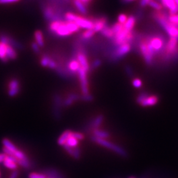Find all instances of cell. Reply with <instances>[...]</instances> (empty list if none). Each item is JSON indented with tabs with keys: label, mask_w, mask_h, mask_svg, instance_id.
Segmentation results:
<instances>
[{
	"label": "cell",
	"mask_w": 178,
	"mask_h": 178,
	"mask_svg": "<svg viewBox=\"0 0 178 178\" xmlns=\"http://www.w3.org/2000/svg\"><path fill=\"white\" fill-rule=\"evenodd\" d=\"M79 78L80 83V88L83 95L89 94V82L87 79V72L84 70L83 68L80 67L77 72Z\"/></svg>",
	"instance_id": "cell-12"
},
{
	"label": "cell",
	"mask_w": 178,
	"mask_h": 178,
	"mask_svg": "<svg viewBox=\"0 0 178 178\" xmlns=\"http://www.w3.org/2000/svg\"><path fill=\"white\" fill-rule=\"evenodd\" d=\"M96 32L94 30H85L81 34V38L84 40L91 39L95 34Z\"/></svg>",
	"instance_id": "cell-35"
},
{
	"label": "cell",
	"mask_w": 178,
	"mask_h": 178,
	"mask_svg": "<svg viewBox=\"0 0 178 178\" xmlns=\"http://www.w3.org/2000/svg\"><path fill=\"white\" fill-rule=\"evenodd\" d=\"M93 136L97 138H99V139H106L107 138L110 137V133L106 131L102 130V129H96L93 131Z\"/></svg>",
	"instance_id": "cell-28"
},
{
	"label": "cell",
	"mask_w": 178,
	"mask_h": 178,
	"mask_svg": "<svg viewBox=\"0 0 178 178\" xmlns=\"http://www.w3.org/2000/svg\"><path fill=\"white\" fill-rule=\"evenodd\" d=\"M3 165L6 167L7 168L12 170H15L17 168L18 165V160L13 157V156H7L5 157V160L3 161Z\"/></svg>",
	"instance_id": "cell-18"
},
{
	"label": "cell",
	"mask_w": 178,
	"mask_h": 178,
	"mask_svg": "<svg viewBox=\"0 0 178 178\" xmlns=\"http://www.w3.org/2000/svg\"><path fill=\"white\" fill-rule=\"evenodd\" d=\"M6 50L7 44L3 42H0V60L3 63H7L9 61L6 55Z\"/></svg>",
	"instance_id": "cell-26"
},
{
	"label": "cell",
	"mask_w": 178,
	"mask_h": 178,
	"mask_svg": "<svg viewBox=\"0 0 178 178\" xmlns=\"http://www.w3.org/2000/svg\"><path fill=\"white\" fill-rule=\"evenodd\" d=\"M132 84L133 85V87L136 89H139L142 87L143 85V82L141 79H139L138 78H135L133 80Z\"/></svg>",
	"instance_id": "cell-40"
},
{
	"label": "cell",
	"mask_w": 178,
	"mask_h": 178,
	"mask_svg": "<svg viewBox=\"0 0 178 178\" xmlns=\"http://www.w3.org/2000/svg\"><path fill=\"white\" fill-rule=\"evenodd\" d=\"M42 13L44 19L48 22H53V21L62 20L61 16L58 13L57 10L54 7L50 5L42 4Z\"/></svg>",
	"instance_id": "cell-6"
},
{
	"label": "cell",
	"mask_w": 178,
	"mask_h": 178,
	"mask_svg": "<svg viewBox=\"0 0 178 178\" xmlns=\"http://www.w3.org/2000/svg\"><path fill=\"white\" fill-rule=\"evenodd\" d=\"M29 178H47L45 174H41V173H31L29 176Z\"/></svg>",
	"instance_id": "cell-41"
},
{
	"label": "cell",
	"mask_w": 178,
	"mask_h": 178,
	"mask_svg": "<svg viewBox=\"0 0 178 178\" xmlns=\"http://www.w3.org/2000/svg\"><path fill=\"white\" fill-rule=\"evenodd\" d=\"M148 2L149 1H148V0H141L140 5H141V7H145L147 6V5H148Z\"/></svg>",
	"instance_id": "cell-48"
},
{
	"label": "cell",
	"mask_w": 178,
	"mask_h": 178,
	"mask_svg": "<svg viewBox=\"0 0 178 178\" xmlns=\"http://www.w3.org/2000/svg\"><path fill=\"white\" fill-rule=\"evenodd\" d=\"M81 100L84 102H91L93 100V96L90 94L87 95H83L81 96Z\"/></svg>",
	"instance_id": "cell-44"
},
{
	"label": "cell",
	"mask_w": 178,
	"mask_h": 178,
	"mask_svg": "<svg viewBox=\"0 0 178 178\" xmlns=\"http://www.w3.org/2000/svg\"><path fill=\"white\" fill-rule=\"evenodd\" d=\"M74 5L79 11L82 14L84 15L87 13V7H86V5H84L81 2L79 1V0H75Z\"/></svg>",
	"instance_id": "cell-33"
},
{
	"label": "cell",
	"mask_w": 178,
	"mask_h": 178,
	"mask_svg": "<svg viewBox=\"0 0 178 178\" xmlns=\"http://www.w3.org/2000/svg\"><path fill=\"white\" fill-rule=\"evenodd\" d=\"M148 44L153 49L155 54L158 53L160 51L164 50L165 46V42L163 37L160 35H154L147 39Z\"/></svg>",
	"instance_id": "cell-10"
},
{
	"label": "cell",
	"mask_w": 178,
	"mask_h": 178,
	"mask_svg": "<svg viewBox=\"0 0 178 178\" xmlns=\"http://www.w3.org/2000/svg\"><path fill=\"white\" fill-rule=\"evenodd\" d=\"M139 48L146 63L148 65L152 64L155 53L152 47L148 44L147 39H144L141 40L139 44Z\"/></svg>",
	"instance_id": "cell-5"
},
{
	"label": "cell",
	"mask_w": 178,
	"mask_h": 178,
	"mask_svg": "<svg viewBox=\"0 0 178 178\" xmlns=\"http://www.w3.org/2000/svg\"><path fill=\"white\" fill-rule=\"evenodd\" d=\"M80 67V64L76 58L71 59L67 65V68L69 71L71 73H77Z\"/></svg>",
	"instance_id": "cell-21"
},
{
	"label": "cell",
	"mask_w": 178,
	"mask_h": 178,
	"mask_svg": "<svg viewBox=\"0 0 178 178\" xmlns=\"http://www.w3.org/2000/svg\"><path fill=\"white\" fill-rule=\"evenodd\" d=\"M76 59L79 62L80 67L83 68L87 72L89 71L90 65H89L87 56H86L83 52H78L77 54Z\"/></svg>",
	"instance_id": "cell-17"
},
{
	"label": "cell",
	"mask_w": 178,
	"mask_h": 178,
	"mask_svg": "<svg viewBox=\"0 0 178 178\" xmlns=\"http://www.w3.org/2000/svg\"><path fill=\"white\" fill-rule=\"evenodd\" d=\"M175 2L176 3V5L178 6V0H175Z\"/></svg>",
	"instance_id": "cell-51"
},
{
	"label": "cell",
	"mask_w": 178,
	"mask_h": 178,
	"mask_svg": "<svg viewBox=\"0 0 178 178\" xmlns=\"http://www.w3.org/2000/svg\"><path fill=\"white\" fill-rule=\"evenodd\" d=\"M168 19L169 22L178 28V13L174 15H168Z\"/></svg>",
	"instance_id": "cell-38"
},
{
	"label": "cell",
	"mask_w": 178,
	"mask_h": 178,
	"mask_svg": "<svg viewBox=\"0 0 178 178\" xmlns=\"http://www.w3.org/2000/svg\"><path fill=\"white\" fill-rule=\"evenodd\" d=\"M168 17V16L161 11H156L153 14V17L165 30L170 37L178 39V28L169 22Z\"/></svg>",
	"instance_id": "cell-2"
},
{
	"label": "cell",
	"mask_w": 178,
	"mask_h": 178,
	"mask_svg": "<svg viewBox=\"0 0 178 178\" xmlns=\"http://www.w3.org/2000/svg\"><path fill=\"white\" fill-rule=\"evenodd\" d=\"M53 115L57 120H59L62 117V107L63 106L62 97L56 94L53 96Z\"/></svg>",
	"instance_id": "cell-13"
},
{
	"label": "cell",
	"mask_w": 178,
	"mask_h": 178,
	"mask_svg": "<svg viewBox=\"0 0 178 178\" xmlns=\"http://www.w3.org/2000/svg\"><path fill=\"white\" fill-rule=\"evenodd\" d=\"M65 19H66V21H71V22L76 23L80 29H83L86 30L94 29L93 21L85 18L83 17V16L68 12L65 14Z\"/></svg>",
	"instance_id": "cell-3"
},
{
	"label": "cell",
	"mask_w": 178,
	"mask_h": 178,
	"mask_svg": "<svg viewBox=\"0 0 178 178\" xmlns=\"http://www.w3.org/2000/svg\"><path fill=\"white\" fill-rule=\"evenodd\" d=\"M148 5L150 7L154 9L156 11H162V9H163L162 5L157 2L154 1V0H150V1H149Z\"/></svg>",
	"instance_id": "cell-34"
},
{
	"label": "cell",
	"mask_w": 178,
	"mask_h": 178,
	"mask_svg": "<svg viewBox=\"0 0 178 178\" xmlns=\"http://www.w3.org/2000/svg\"><path fill=\"white\" fill-rule=\"evenodd\" d=\"M79 1L81 2L84 5H87L90 3V2L92 1V0H79Z\"/></svg>",
	"instance_id": "cell-49"
},
{
	"label": "cell",
	"mask_w": 178,
	"mask_h": 178,
	"mask_svg": "<svg viewBox=\"0 0 178 178\" xmlns=\"http://www.w3.org/2000/svg\"><path fill=\"white\" fill-rule=\"evenodd\" d=\"M34 39L35 42L39 45L40 48L44 46V36H43L42 32L40 30H36L34 32Z\"/></svg>",
	"instance_id": "cell-25"
},
{
	"label": "cell",
	"mask_w": 178,
	"mask_h": 178,
	"mask_svg": "<svg viewBox=\"0 0 178 178\" xmlns=\"http://www.w3.org/2000/svg\"><path fill=\"white\" fill-rule=\"evenodd\" d=\"M52 57H50L48 55H44L42 56L41 59H40V65L42 67H48V65H49V63L51 60Z\"/></svg>",
	"instance_id": "cell-37"
},
{
	"label": "cell",
	"mask_w": 178,
	"mask_h": 178,
	"mask_svg": "<svg viewBox=\"0 0 178 178\" xmlns=\"http://www.w3.org/2000/svg\"><path fill=\"white\" fill-rule=\"evenodd\" d=\"M128 19L127 15L126 14H120V15L118 16V18H117V21H118V23H120L121 25H124L126 23V21Z\"/></svg>",
	"instance_id": "cell-39"
},
{
	"label": "cell",
	"mask_w": 178,
	"mask_h": 178,
	"mask_svg": "<svg viewBox=\"0 0 178 178\" xmlns=\"http://www.w3.org/2000/svg\"><path fill=\"white\" fill-rule=\"evenodd\" d=\"M73 135L79 141H80V140H83L84 138V135L81 133H79V132H72Z\"/></svg>",
	"instance_id": "cell-43"
},
{
	"label": "cell",
	"mask_w": 178,
	"mask_h": 178,
	"mask_svg": "<svg viewBox=\"0 0 178 178\" xmlns=\"http://www.w3.org/2000/svg\"><path fill=\"white\" fill-rule=\"evenodd\" d=\"M94 30L95 32H100L106 26V19L104 17H100L93 20Z\"/></svg>",
	"instance_id": "cell-19"
},
{
	"label": "cell",
	"mask_w": 178,
	"mask_h": 178,
	"mask_svg": "<svg viewBox=\"0 0 178 178\" xmlns=\"http://www.w3.org/2000/svg\"><path fill=\"white\" fill-rule=\"evenodd\" d=\"M20 1V0H0V5L13 3Z\"/></svg>",
	"instance_id": "cell-45"
},
{
	"label": "cell",
	"mask_w": 178,
	"mask_h": 178,
	"mask_svg": "<svg viewBox=\"0 0 178 178\" xmlns=\"http://www.w3.org/2000/svg\"><path fill=\"white\" fill-rule=\"evenodd\" d=\"M18 164L25 169H29L31 167L30 161L28 158L18 160Z\"/></svg>",
	"instance_id": "cell-36"
},
{
	"label": "cell",
	"mask_w": 178,
	"mask_h": 178,
	"mask_svg": "<svg viewBox=\"0 0 178 178\" xmlns=\"http://www.w3.org/2000/svg\"><path fill=\"white\" fill-rule=\"evenodd\" d=\"M136 23V19L133 15L129 16L128 17L126 23L123 25L124 28H125L126 30L129 32H132L135 25Z\"/></svg>",
	"instance_id": "cell-23"
},
{
	"label": "cell",
	"mask_w": 178,
	"mask_h": 178,
	"mask_svg": "<svg viewBox=\"0 0 178 178\" xmlns=\"http://www.w3.org/2000/svg\"><path fill=\"white\" fill-rule=\"evenodd\" d=\"M7 57L9 60H15L17 58V53L16 50L12 46L7 44V50H6Z\"/></svg>",
	"instance_id": "cell-27"
},
{
	"label": "cell",
	"mask_w": 178,
	"mask_h": 178,
	"mask_svg": "<svg viewBox=\"0 0 178 178\" xmlns=\"http://www.w3.org/2000/svg\"><path fill=\"white\" fill-rule=\"evenodd\" d=\"M31 47H32V50H33V52L35 53H36V54H39V53H40V47L35 42L32 43Z\"/></svg>",
	"instance_id": "cell-42"
},
{
	"label": "cell",
	"mask_w": 178,
	"mask_h": 178,
	"mask_svg": "<svg viewBox=\"0 0 178 178\" xmlns=\"http://www.w3.org/2000/svg\"><path fill=\"white\" fill-rule=\"evenodd\" d=\"M20 90L19 80L16 78L11 79L8 84V95L11 97L17 96L19 93Z\"/></svg>",
	"instance_id": "cell-14"
},
{
	"label": "cell",
	"mask_w": 178,
	"mask_h": 178,
	"mask_svg": "<svg viewBox=\"0 0 178 178\" xmlns=\"http://www.w3.org/2000/svg\"><path fill=\"white\" fill-rule=\"evenodd\" d=\"M131 49V46L130 43H125V44L117 46L113 56H114L115 59L121 58L130 52Z\"/></svg>",
	"instance_id": "cell-16"
},
{
	"label": "cell",
	"mask_w": 178,
	"mask_h": 178,
	"mask_svg": "<svg viewBox=\"0 0 178 178\" xmlns=\"http://www.w3.org/2000/svg\"><path fill=\"white\" fill-rule=\"evenodd\" d=\"M71 131L70 130H66L65 131L62 135L61 136L59 137L58 140H57V143L59 145H61V146H63V145L66 144L67 140L68 139L69 137L70 136V135L71 134Z\"/></svg>",
	"instance_id": "cell-29"
},
{
	"label": "cell",
	"mask_w": 178,
	"mask_h": 178,
	"mask_svg": "<svg viewBox=\"0 0 178 178\" xmlns=\"http://www.w3.org/2000/svg\"><path fill=\"white\" fill-rule=\"evenodd\" d=\"M18 176H19V171L17 170H13L12 171V173L11 174L9 178H17Z\"/></svg>",
	"instance_id": "cell-46"
},
{
	"label": "cell",
	"mask_w": 178,
	"mask_h": 178,
	"mask_svg": "<svg viewBox=\"0 0 178 178\" xmlns=\"http://www.w3.org/2000/svg\"><path fill=\"white\" fill-rule=\"evenodd\" d=\"M0 176H1V174H0Z\"/></svg>",
	"instance_id": "cell-54"
},
{
	"label": "cell",
	"mask_w": 178,
	"mask_h": 178,
	"mask_svg": "<svg viewBox=\"0 0 178 178\" xmlns=\"http://www.w3.org/2000/svg\"><path fill=\"white\" fill-rule=\"evenodd\" d=\"M100 64H101V61L99 60V59H96V60H95L93 63V69H95V68H97V67H98L100 66Z\"/></svg>",
	"instance_id": "cell-47"
},
{
	"label": "cell",
	"mask_w": 178,
	"mask_h": 178,
	"mask_svg": "<svg viewBox=\"0 0 178 178\" xmlns=\"http://www.w3.org/2000/svg\"><path fill=\"white\" fill-rule=\"evenodd\" d=\"M100 32L102 35L107 38V39H113V38L114 36V33L112 28L107 26H106L105 27L100 31Z\"/></svg>",
	"instance_id": "cell-31"
},
{
	"label": "cell",
	"mask_w": 178,
	"mask_h": 178,
	"mask_svg": "<svg viewBox=\"0 0 178 178\" xmlns=\"http://www.w3.org/2000/svg\"><path fill=\"white\" fill-rule=\"evenodd\" d=\"M104 120V117L102 115H98L94 118L92 119V120L89 121V123L86 126L84 130L89 132L91 129H93L94 131V129H98L99 127L101 126V124L103 123V121Z\"/></svg>",
	"instance_id": "cell-15"
},
{
	"label": "cell",
	"mask_w": 178,
	"mask_h": 178,
	"mask_svg": "<svg viewBox=\"0 0 178 178\" xmlns=\"http://www.w3.org/2000/svg\"><path fill=\"white\" fill-rule=\"evenodd\" d=\"M137 102L143 107L153 106L158 103V97L155 95H150L147 93H142L138 96Z\"/></svg>",
	"instance_id": "cell-8"
},
{
	"label": "cell",
	"mask_w": 178,
	"mask_h": 178,
	"mask_svg": "<svg viewBox=\"0 0 178 178\" xmlns=\"http://www.w3.org/2000/svg\"><path fill=\"white\" fill-rule=\"evenodd\" d=\"M148 1H150V0H148Z\"/></svg>",
	"instance_id": "cell-53"
},
{
	"label": "cell",
	"mask_w": 178,
	"mask_h": 178,
	"mask_svg": "<svg viewBox=\"0 0 178 178\" xmlns=\"http://www.w3.org/2000/svg\"><path fill=\"white\" fill-rule=\"evenodd\" d=\"M63 148L65 149V150L67 151V153L71 155L72 157L75 159H79L80 157V150L79 147L76 148H71L69 146H67V144H64L63 146Z\"/></svg>",
	"instance_id": "cell-20"
},
{
	"label": "cell",
	"mask_w": 178,
	"mask_h": 178,
	"mask_svg": "<svg viewBox=\"0 0 178 178\" xmlns=\"http://www.w3.org/2000/svg\"><path fill=\"white\" fill-rule=\"evenodd\" d=\"M0 42H3L4 44L12 46L15 50H23L24 48L23 44L19 41L15 40L10 35L5 33L0 34Z\"/></svg>",
	"instance_id": "cell-11"
},
{
	"label": "cell",
	"mask_w": 178,
	"mask_h": 178,
	"mask_svg": "<svg viewBox=\"0 0 178 178\" xmlns=\"http://www.w3.org/2000/svg\"><path fill=\"white\" fill-rule=\"evenodd\" d=\"M79 99V96L75 93L69 94L67 98L63 100V104L64 106L68 107L72 105L75 101H77Z\"/></svg>",
	"instance_id": "cell-22"
},
{
	"label": "cell",
	"mask_w": 178,
	"mask_h": 178,
	"mask_svg": "<svg viewBox=\"0 0 178 178\" xmlns=\"http://www.w3.org/2000/svg\"><path fill=\"white\" fill-rule=\"evenodd\" d=\"M161 2L162 6L168 9L169 11L174 9L177 6L175 2V0H161Z\"/></svg>",
	"instance_id": "cell-32"
},
{
	"label": "cell",
	"mask_w": 178,
	"mask_h": 178,
	"mask_svg": "<svg viewBox=\"0 0 178 178\" xmlns=\"http://www.w3.org/2000/svg\"><path fill=\"white\" fill-rule=\"evenodd\" d=\"M91 140L93 142L98 144L99 145H100V146L111 150L112 151H113V152L117 153V154L122 156V157H126V156H127V152L123 148H121L120 146H118V145L117 144H115L114 143L108 141L106 139H99V138L95 137L94 136H92Z\"/></svg>",
	"instance_id": "cell-4"
},
{
	"label": "cell",
	"mask_w": 178,
	"mask_h": 178,
	"mask_svg": "<svg viewBox=\"0 0 178 178\" xmlns=\"http://www.w3.org/2000/svg\"><path fill=\"white\" fill-rule=\"evenodd\" d=\"M2 143L4 147L3 148H6L7 150H9L10 152H11L13 154V156H14V153L18 150L17 147H16L11 141H9V140L7 139H4L2 141Z\"/></svg>",
	"instance_id": "cell-24"
},
{
	"label": "cell",
	"mask_w": 178,
	"mask_h": 178,
	"mask_svg": "<svg viewBox=\"0 0 178 178\" xmlns=\"http://www.w3.org/2000/svg\"><path fill=\"white\" fill-rule=\"evenodd\" d=\"M123 3H130L132 2L135 1V0H121Z\"/></svg>",
	"instance_id": "cell-50"
},
{
	"label": "cell",
	"mask_w": 178,
	"mask_h": 178,
	"mask_svg": "<svg viewBox=\"0 0 178 178\" xmlns=\"http://www.w3.org/2000/svg\"><path fill=\"white\" fill-rule=\"evenodd\" d=\"M129 178H135V177H129Z\"/></svg>",
	"instance_id": "cell-52"
},
{
	"label": "cell",
	"mask_w": 178,
	"mask_h": 178,
	"mask_svg": "<svg viewBox=\"0 0 178 178\" xmlns=\"http://www.w3.org/2000/svg\"><path fill=\"white\" fill-rule=\"evenodd\" d=\"M133 39V32H129L123 28L121 31L114 34L113 38L114 43L118 46L125 44V43H130Z\"/></svg>",
	"instance_id": "cell-7"
},
{
	"label": "cell",
	"mask_w": 178,
	"mask_h": 178,
	"mask_svg": "<svg viewBox=\"0 0 178 178\" xmlns=\"http://www.w3.org/2000/svg\"><path fill=\"white\" fill-rule=\"evenodd\" d=\"M164 52L167 57H170L178 54V39L170 37L169 40L164 48Z\"/></svg>",
	"instance_id": "cell-9"
},
{
	"label": "cell",
	"mask_w": 178,
	"mask_h": 178,
	"mask_svg": "<svg viewBox=\"0 0 178 178\" xmlns=\"http://www.w3.org/2000/svg\"><path fill=\"white\" fill-rule=\"evenodd\" d=\"M78 25L71 21L59 20L51 22L48 25V30L58 37H66L79 31Z\"/></svg>",
	"instance_id": "cell-1"
},
{
	"label": "cell",
	"mask_w": 178,
	"mask_h": 178,
	"mask_svg": "<svg viewBox=\"0 0 178 178\" xmlns=\"http://www.w3.org/2000/svg\"><path fill=\"white\" fill-rule=\"evenodd\" d=\"M72 132H71V134L70 135V136L69 137L68 139L67 140V141L65 144H67V146L71 148H76V147H78L79 141L73 135Z\"/></svg>",
	"instance_id": "cell-30"
}]
</instances>
